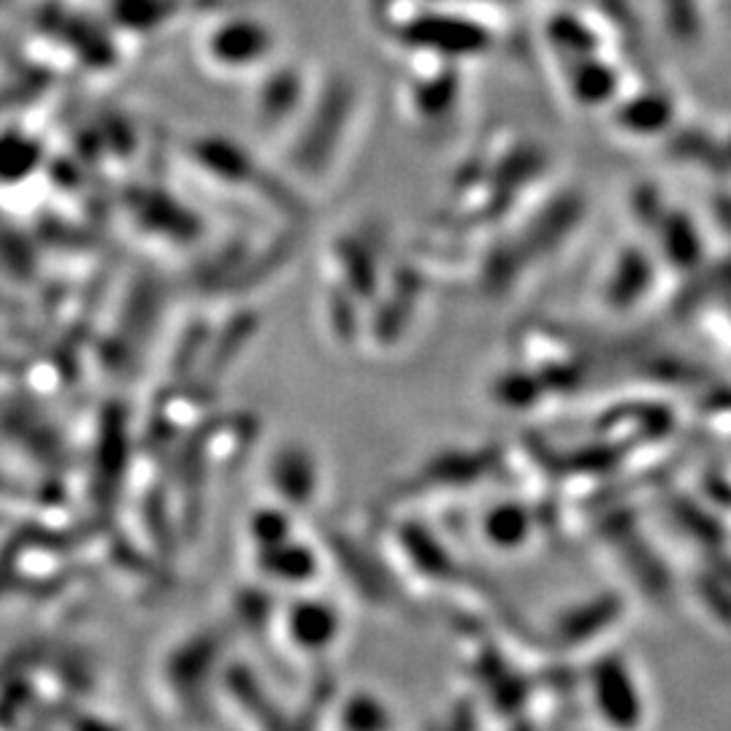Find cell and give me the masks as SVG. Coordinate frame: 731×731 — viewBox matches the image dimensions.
Returning <instances> with one entry per match:
<instances>
[{"mask_svg": "<svg viewBox=\"0 0 731 731\" xmlns=\"http://www.w3.org/2000/svg\"><path fill=\"white\" fill-rule=\"evenodd\" d=\"M283 52L279 28L253 11L211 17L196 39L198 62L217 79H260Z\"/></svg>", "mask_w": 731, "mask_h": 731, "instance_id": "obj_1", "label": "cell"}, {"mask_svg": "<svg viewBox=\"0 0 731 731\" xmlns=\"http://www.w3.org/2000/svg\"><path fill=\"white\" fill-rule=\"evenodd\" d=\"M11 3H14V0H0V14H6V9H9Z\"/></svg>", "mask_w": 731, "mask_h": 731, "instance_id": "obj_2", "label": "cell"}]
</instances>
